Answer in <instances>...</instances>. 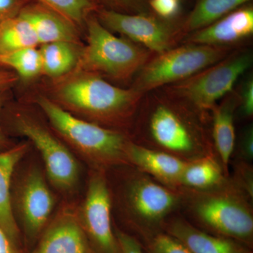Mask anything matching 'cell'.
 <instances>
[{"label": "cell", "instance_id": "d6986e66", "mask_svg": "<svg viewBox=\"0 0 253 253\" xmlns=\"http://www.w3.org/2000/svg\"><path fill=\"white\" fill-rule=\"evenodd\" d=\"M239 105V94L233 90L211 112V135L214 151L227 176H229V165L235 150L234 114Z\"/></svg>", "mask_w": 253, "mask_h": 253}, {"label": "cell", "instance_id": "30bf717a", "mask_svg": "<svg viewBox=\"0 0 253 253\" xmlns=\"http://www.w3.org/2000/svg\"><path fill=\"white\" fill-rule=\"evenodd\" d=\"M11 196L13 211L27 253L52 218L55 198L45 176L36 167L29 168L21 176Z\"/></svg>", "mask_w": 253, "mask_h": 253}, {"label": "cell", "instance_id": "836d02e7", "mask_svg": "<svg viewBox=\"0 0 253 253\" xmlns=\"http://www.w3.org/2000/svg\"><path fill=\"white\" fill-rule=\"evenodd\" d=\"M0 253H20L15 248L9 236L0 227Z\"/></svg>", "mask_w": 253, "mask_h": 253}, {"label": "cell", "instance_id": "d6a6232c", "mask_svg": "<svg viewBox=\"0 0 253 253\" xmlns=\"http://www.w3.org/2000/svg\"><path fill=\"white\" fill-rule=\"evenodd\" d=\"M29 3V0H0V22L14 17Z\"/></svg>", "mask_w": 253, "mask_h": 253}, {"label": "cell", "instance_id": "52a82bcc", "mask_svg": "<svg viewBox=\"0 0 253 253\" xmlns=\"http://www.w3.org/2000/svg\"><path fill=\"white\" fill-rule=\"evenodd\" d=\"M234 47L185 43L154 54L136 75L131 88L143 95L184 81L225 58Z\"/></svg>", "mask_w": 253, "mask_h": 253}, {"label": "cell", "instance_id": "ffe728a7", "mask_svg": "<svg viewBox=\"0 0 253 253\" xmlns=\"http://www.w3.org/2000/svg\"><path fill=\"white\" fill-rule=\"evenodd\" d=\"M252 0H196L189 14L181 18L178 31L179 42L193 32L206 27Z\"/></svg>", "mask_w": 253, "mask_h": 253}, {"label": "cell", "instance_id": "44dd1931", "mask_svg": "<svg viewBox=\"0 0 253 253\" xmlns=\"http://www.w3.org/2000/svg\"><path fill=\"white\" fill-rule=\"evenodd\" d=\"M84 45L71 42H55L42 44V75L52 80L72 72L77 66Z\"/></svg>", "mask_w": 253, "mask_h": 253}, {"label": "cell", "instance_id": "4316f807", "mask_svg": "<svg viewBox=\"0 0 253 253\" xmlns=\"http://www.w3.org/2000/svg\"><path fill=\"white\" fill-rule=\"evenodd\" d=\"M101 6L117 12L127 14L151 12L149 0H98Z\"/></svg>", "mask_w": 253, "mask_h": 253}, {"label": "cell", "instance_id": "ac0fdd59", "mask_svg": "<svg viewBox=\"0 0 253 253\" xmlns=\"http://www.w3.org/2000/svg\"><path fill=\"white\" fill-rule=\"evenodd\" d=\"M18 14L30 23L41 45L55 42L82 44L77 26L38 1L28 3Z\"/></svg>", "mask_w": 253, "mask_h": 253}, {"label": "cell", "instance_id": "9c48e42d", "mask_svg": "<svg viewBox=\"0 0 253 253\" xmlns=\"http://www.w3.org/2000/svg\"><path fill=\"white\" fill-rule=\"evenodd\" d=\"M13 126L27 138L41 154L48 179L62 192L73 191L80 179V166L72 151L59 136L29 113L18 112Z\"/></svg>", "mask_w": 253, "mask_h": 253}, {"label": "cell", "instance_id": "d4e9b609", "mask_svg": "<svg viewBox=\"0 0 253 253\" xmlns=\"http://www.w3.org/2000/svg\"><path fill=\"white\" fill-rule=\"evenodd\" d=\"M38 2L59 13L78 28L85 24L90 15L101 7L98 0H38Z\"/></svg>", "mask_w": 253, "mask_h": 253}, {"label": "cell", "instance_id": "603a6c76", "mask_svg": "<svg viewBox=\"0 0 253 253\" xmlns=\"http://www.w3.org/2000/svg\"><path fill=\"white\" fill-rule=\"evenodd\" d=\"M38 45L33 28L19 14L0 22V56Z\"/></svg>", "mask_w": 253, "mask_h": 253}, {"label": "cell", "instance_id": "277c9868", "mask_svg": "<svg viewBox=\"0 0 253 253\" xmlns=\"http://www.w3.org/2000/svg\"><path fill=\"white\" fill-rule=\"evenodd\" d=\"M35 101L54 132L89 163L91 169L109 172L113 168L130 166L127 158L131 140L129 134L77 117L47 96L39 95Z\"/></svg>", "mask_w": 253, "mask_h": 253}, {"label": "cell", "instance_id": "7c38bea8", "mask_svg": "<svg viewBox=\"0 0 253 253\" xmlns=\"http://www.w3.org/2000/svg\"><path fill=\"white\" fill-rule=\"evenodd\" d=\"M82 226L97 253H122L113 224L107 172L91 169L84 201L78 207Z\"/></svg>", "mask_w": 253, "mask_h": 253}, {"label": "cell", "instance_id": "6da1fadb", "mask_svg": "<svg viewBox=\"0 0 253 253\" xmlns=\"http://www.w3.org/2000/svg\"><path fill=\"white\" fill-rule=\"evenodd\" d=\"M131 138L136 144L186 162L217 156L211 135V113L201 112L163 90L144 96Z\"/></svg>", "mask_w": 253, "mask_h": 253}, {"label": "cell", "instance_id": "d590c367", "mask_svg": "<svg viewBox=\"0 0 253 253\" xmlns=\"http://www.w3.org/2000/svg\"><path fill=\"white\" fill-rule=\"evenodd\" d=\"M3 101H4L3 90H0V111H1V108L2 106ZM5 144H6V141H5L4 136L1 132V127H0V150L4 148Z\"/></svg>", "mask_w": 253, "mask_h": 253}, {"label": "cell", "instance_id": "4dcf8cb0", "mask_svg": "<svg viewBox=\"0 0 253 253\" xmlns=\"http://www.w3.org/2000/svg\"><path fill=\"white\" fill-rule=\"evenodd\" d=\"M238 161L252 162L253 159V128L249 126L241 138L239 146H238Z\"/></svg>", "mask_w": 253, "mask_h": 253}, {"label": "cell", "instance_id": "7a4b0ae2", "mask_svg": "<svg viewBox=\"0 0 253 253\" xmlns=\"http://www.w3.org/2000/svg\"><path fill=\"white\" fill-rule=\"evenodd\" d=\"M144 96L132 88L113 85L99 75L74 69L53 80L47 96L77 117L131 136Z\"/></svg>", "mask_w": 253, "mask_h": 253}, {"label": "cell", "instance_id": "e575fe53", "mask_svg": "<svg viewBox=\"0 0 253 253\" xmlns=\"http://www.w3.org/2000/svg\"><path fill=\"white\" fill-rule=\"evenodd\" d=\"M16 74L0 68V90H4L18 81Z\"/></svg>", "mask_w": 253, "mask_h": 253}, {"label": "cell", "instance_id": "e0dca14e", "mask_svg": "<svg viewBox=\"0 0 253 253\" xmlns=\"http://www.w3.org/2000/svg\"><path fill=\"white\" fill-rule=\"evenodd\" d=\"M28 143L0 151V227L20 253H25L22 236L12 208L11 181L15 169L27 153Z\"/></svg>", "mask_w": 253, "mask_h": 253}, {"label": "cell", "instance_id": "1f68e13d", "mask_svg": "<svg viewBox=\"0 0 253 253\" xmlns=\"http://www.w3.org/2000/svg\"><path fill=\"white\" fill-rule=\"evenodd\" d=\"M115 232L117 237L120 248L122 253H145L141 245L133 236L126 231L114 226Z\"/></svg>", "mask_w": 253, "mask_h": 253}, {"label": "cell", "instance_id": "8fae6325", "mask_svg": "<svg viewBox=\"0 0 253 253\" xmlns=\"http://www.w3.org/2000/svg\"><path fill=\"white\" fill-rule=\"evenodd\" d=\"M94 14L109 31L121 33L155 54L172 49L179 43L178 31L181 21L179 17L165 19L152 12L123 14L103 6Z\"/></svg>", "mask_w": 253, "mask_h": 253}, {"label": "cell", "instance_id": "3957f363", "mask_svg": "<svg viewBox=\"0 0 253 253\" xmlns=\"http://www.w3.org/2000/svg\"><path fill=\"white\" fill-rule=\"evenodd\" d=\"M179 189V212L191 224L208 234L236 240L253 249V197L230 176L211 189Z\"/></svg>", "mask_w": 253, "mask_h": 253}, {"label": "cell", "instance_id": "f546056e", "mask_svg": "<svg viewBox=\"0 0 253 253\" xmlns=\"http://www.w3.org/2000/svg\"><path fill=\"white\" fill-rule=\"evenodd\" d=\"M240 111L244 118H251L253 115V79L246 81L239 94Z\"/></svg>", "mask_w": 253, "mask_h": 253}, {"label": "cell", "instance_id": "cb8c5ba5", "mask_svg": "<svg viewBox=\"0 0 253 253\" xmlns=\"http://www.w3.org/2000/svg\"><path fill=\"white\" fill-rule=\"evenodd\" d=\"M0 64L14 70L16 76L24 81H31L42 75L41 55L37 46L0 56Z\"/></svg>", "mask_w": 253, "mask_h": 253}, {"label": "cell", "instance_id": "2e32d148", "mask_svg": "<svg viewBox=\"0 0 253 253\" xmlns=\"http://www.w3.org/2000/svg\"><path fill=\"white\" fill-rule=\"evenodd\" d=\"M129 164L155 180L172 189L180 188V181L188 162L168 153L150 149L132 140L128 145Z\"/></svg>", "mask_w": 253, "mask_h": 253}, {"label": "cell", "instance_id": "8992f818", "mask_svg": "<svg viewBox=\"0 0 253 253\" xmlns=\"http://www.w3.org/2000/svg\"><path fill=\"white\" fill-rule=\"evenodd\" d=\"M87 43L75 69L99 75L104 79L128 83L155 54L140 44L118 38L104 27L94 14L86 19Z\"/></svg>", "mask_w": 253, "mask_h": 253}, {"label": "cell", "instance_id": "7402d4cb", "mask_svg": "<svg viewBox=\"0 0 253 253\" xmlns=\"http://www.w3.org/2000/svg\"><path fill=\"white\" fill-rule=\"evenodd\" d=\"M220 161L209 156L188 162L180 181V187L204 190L215 187L227 179Z\"/></svg>", "mask_w": 253, "mask_h": 253}, {"label": "cell", "instance_id": "5bb4252c", "mask_svg": "<svg viewBox=\"0 0 253 253\" xmlns=\"http://www.w3.org/2000/svg\"><path fill=\"white\" fill-rule=\"evenodd\" d=\"M253 35V3L243 5L206 27L190 33L182 44L234 47Z\"/></svg>", "mask_w": 253, "mask_h": 253}, {"label": "cell", "instance_id": "f1b7e54d", "mask_svg": "<svg viewBox=\"0 0 253 253\" xmlns=\"http://www.w3.org/2000/svg\"><path fill=\"white\" fill-rule=\"evenodd\" d=\"M151 12L165 19H174L179 17L180 10L179 0H149Z\"/></svg>", "mask_w": 253, "mask_h": 253}, {"label": "cell", "instance_id": "ba28073f", "mask_svg": "<svg viewBox=\"0 0 253 253\" xmlns=\"http://www.w3.org/2000/svg\"><path fill=\"white\" fill-rule=\"evenodd\" d=\"M252 63L251 51L234 50L219 62L184 81L164 86L163 91L201 112L211 113L218 101L234 90L236 82Z\"/></svg>", "mask_w": 253, "mask_h": 253}, {"label": "cell", "instance_id": "5b68a950", "mask_svg": "<svg viewBox=\"0 0 253 253\" xmlns=\"http://www.w3.org/2000/svg\"><path fill=\"white\" fill-rule=\"evenodd\" d=\"M121 194L125 227L135 239L163 231L166 220L180 209L179 189L163 185L131 166H127Z\"/></svg>", "mask_w": 253, "mask_h": 253}, {"label": "cell", "instance_id": "484cf974", "mask_svg": "<svg viewBox=\"0 0 253 253\" xmlns=\"http://www.w3.org/2000/svg\"><path fill=\"white\" fill-rule=\"evenodd\" d=\"M135 239L145 253H191L179 240L164 231Z\"/></svg>", "mask_w": 253, "mask_h": 253}, {"label": "cell", "instance_id": "4fadbf2b", "mask_svg": "<svg viewBox=\"0 0 253 253\" xmlns=\"http://www.w3.org/2000/svg\"><path fill=\"white\" fill-rule=\"evenodd\" d=\"M27 253H97L82 226L78 208L65 205Z\"/></svg>", "mask_w": 253, "mask_h": 253}, {"label": "cell", "instance_id": "83f0119b", "mask_svg": "<svg viewBox=\"0 0 253 253\" xmlns=\"http://www.w3.org/2000/svg\"><path fill=\"white\" fill-rule=\"evenodd\" d=\"M230 177L253 198V169L251 163L236 160L234 164V174Z\"/></svg>", "mask_w": 253, "mask_h": 253}, {"label": "cell", "instance_id": "9a60e30c", "mask_svg": "<svg viewBox=\"0 0 253 253\" xmlns=\"http://www.w3.org/2000/svg\"><path fill=\"white\" fill-rule=\"evenodd\" d=\"M163 231L179 240L191 253H253V249L239 241L198 229L179 212L168 218Z\"/></svg>", "mask_w": 253, "mask_h": 253}]
</instances>
